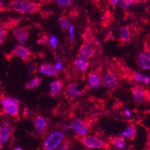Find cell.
I'll return each instance as SVG.
<instances>
[{"label":"cell","mask_w":150,"mask_h":150,"mask_svg":"<svg viewBox=\"0 0 150 150\" xmlns=\"http://www.w3.org/2000/svg\"><path fill=\"white\" fill-rule=\"evenodd\" d=\"M120 135L124 137H127L129 139H133L136 135V128L134 125H130L126 128L124 132H121Z\"/></svg>","instance_id":"obj_16"},{"label":"cell","mask_w":150,"mask_h":150,"mask_svg":"<svg viewBox=\"0 0 150 150\" xmlns=\"http://www.w3.org/2000/svg\"><path fill=\"white\" fill-rule=\"evenodd\" d=\"M47 42H48V38H47V36L44 35V36H43L38 40V43L39 45H46Z\"/></svg>","instance_id":"obj_30"},{"label":"cell","mask_w":150,"mask_h":150,"mask_svg":"<svg viewBox=\"0 0 150 150\" xmlns=\"http://www.w3.org/2000/svg\"><path fill=\"white\" fill-rule=\"evenodd\" d=\"M102 84L109 89H114L118 85V80L112 73H107L102 79Z\"/></svg>","instance_id":"obj_7"},{"label":"cell","mask_w":150,"mask_h":150,"mask_svg":"<svg viewBox=\"0 0 150 150\" xmlns=\"http://www.w3.org/2000/svg\"><path fill=\"white\" fill-rule=\"evenodd\" d=\"M40 82H41V79H39V78H34V79L29 80L26 83V88H28V89H32V88H36L37 86L40 84Z\"/></svg>","instance_id":"obj_24"},{"label":"cell","mask_w":150,"mask_h":150,"mask_svg":"<svg viewBox=\"0 0 150 150\" xmlns=\"http://www.w3.org/2000/svg\"><path fill=\"white\" fill-rule=\"evenodd\" d=\"M50 43L51 44V46H52L53 48H55L58 45V40H57V38L54 35L51 36L50 39Z\"/></svg>","instance_id":"obj_28"},{"label":"cell","mask_w":150,"mask_h":150,"mask_svg":"<svg viewBox=\"0 0 150 150\" xmlns=\"http://www.w3.org/2000/svg\"><path fill=\"white\" fill-rule=\"evenodd\" d=\"M63 88V83L61 81H54L50 83V94L52 96H55L61 91Z\"/></svg>","instance_id":"obj_15"},{"label":"cell","mask_w":150,"mask_h":150,"mask_svg":"<svg viewBox=\"0 0 150 150\" xmlns=\"http://www.w3.org/2000/svg\"><path fill=\"white\" fill-rule=\"evenodd\" d=\"M7 35H8V31L5 29L2 28L1 31H0V39H1V44H2V42H3L4 38H6Z\"/></svg>","instance_id":"obj_31"},{"label":"cell","mask_w":150,"mask_h":150,"mask_svg":"<svg viewBox=\"0 0 150 150\" xmlns=\"http://www.w3.org/2000/svg\"><path fill=\"white\" fill-rule=\"evenodd\" d=\"M55 67H56V68L58 70H60V69H61V68H62V64H61V62H58L56 64V65H55Z\"/></svg>","instance_id":"obj_34"},{"label":"cell","mask_w":150,"mask_h":150,"mask_svg":"<svg viewBox=\"0 0 150 150\" xmlns=\"http://www.w3.org/2000/svg\"><path fill=\"white\" fill-rule=\"evenodd\" d=\"M125 115H127V116H131V112L130 111H129V110H127V109H126V110H125Z\"/></svg>","instance_id":"obj_38"},{"label":"cell","mask_w":150,"mask_h":150,"mask_svg":"<svg viewBox=\"0 0 150 150\" xmlns=\"http://www.w3.org/2000/svg\"><path fill=\"white\" fill-rule=\"evenodd\" d=\"M81 142L86 147L90 149H102L105 148L106 146L102 140L93 136H85L81 139Z\"/></svg>","instance_id":"obj_3"},{"label":"cell","mask_w":150,"mask_h":150,"mask_svg":"<svg viewBox=\"0 0 150 150\" xmlns=\"http://www.w3.org/2000/svg\"><path fill=\"white\" fill-rule=\"evenodd\" d=\"M12 132H13L12 125L9 122L4 121L2 122V126L0 129V143H1V146L2 145V144L6 143L8 141Z\"/></svg>","instance_id":"obj_6"},{"label":"cell","mask_w":150,"mask_h":150,"mask_svg":"<svg viewBox=\"0 0 150 150\" xmlns=\"http://www.w3.org/2000/svg\"><path fill=\"white\" fill-rule=\"evenodd\" d=\"M139 2L140 0H122L120 2V7L122 9H127L129 7Z\"/></svg>","instance_id":"obj_25"},{"label":"cell","mask_w":150,"mask_h":150,"mask_svg":"<svg viewBox=\"0 0 150 150\" xmlns=\"http://www.w3.org/2000/svg\"><path fill=\"white\" fill-rule=\"evenodd\" d=\"M118 2H119V0H112V1H111V5L115 6L116 5H117Z\"/></svg>","instance_id":"obj_35"},{"label":"cell","mask_w":150,"mask_h":150,"mask_svg":"<svg viewBox=\"0 0 150 150\" xmlns=\"http://www.w3.org/2000/svg\"><path fill=\"white\" fill-rule=\"evenodd\" d=\"M137 64L139 67L144 69L150 70V55L146 53L141 52L137 58Z\"/></svg>","instance_id":"obj_10"},{"label":"cell","mask_w":150,"mask_h":150,"mask_svg":"<svg viewBox=\"0 0 150 150\" xmlns=\"http://www.w3.org/2000/svg\"><path fill=\"white\" fill-rule=\"evenodd\" d=\"M39 73L46 76H57L58 74V69L56 67L51 64H43L40 66Z\"/></svg>","instance_id":"obj_9"},{"label":"cell","mask_w":150,"mask_h":150,"mask_svg":"<svg viewBox=\"0 0 150 150\" xmlns=\"http://www.w3.org/2000/svg\"><path fill=\"white\" fill-rule=\"evenodd\" d=\"M36 69H37V64H31L29 65V67H28V73H30V74H32V73H34L36 71Z\"/></svg>","instance_id":"obj_32"},{"label":"cell","mask_w":150,"mask_h":150,"mask_svg":"<svg viewBox=\"0 0 150 150\" xmlns=\"http://www.w3.org/2000/svg\"><path fill=\"white\" fill-rule=\"evenodd\" d=\"M111 144L116 146L117 148L119 149H124L125 148V140L123 137H116L111 140Z\"/></svg>","instance_id":"obj_22"},{"label":"cell","mask_w":150,"mask_h":150,"mask_svg":"<svg viewBox=\"0 0 150 150\" xmlns=\"http://www.w3.org/2000/svg\"><path fill=\"white\" fill-rule=\"evenodd\" d=\"M68 147H60L59 149L60 150H63V149H68Z\"/></svg>","instance_id":"obj_39"},{"label":"cell","mask_w":150,"mask_h":150,"mask_svg":"<svg viewBox=\"0 0 150 150\" xmlns=\"http://www.w3.org/2000/svg\"><path fill=\"white\" fill-rule=\"evenodd\" d=\"M72 129H73L75 133H76L77 134L83 136L87 134L88 131V127L84 121L77 119L74 121L73 124L72 125Z\"/></svg>","instance_id":"obj_8"},{"label":"cell","mask_w":150,"mask_h":150,"mask_svg":"<svg viewBox=\"0 0 150 150\" xmlns=\"http://www.w3.org/2000/svg\"><path fill=\"white\" fill-rule=\"evenodd\" d=\"M147 144H148V146H150V132L149 133L148 138H147Z\"/></svg>","instance_id":"obj_37"},{"label":"cell","mask_w":150,"mask_h":150,"mask_svg":"<svg viewBox=\"0 0 150 150\" xmlns=\"http://www.w3.org/2000/svg\"><path fill=\"white\" fill-rule=\"evenodd\" d=\"M132 39V33L129 28L122 27L120 29V40L123 43L129 42Z\"/></svg>","instance_id":"obj_18"},{"label":"cell","mask_w":150,"mask_h":150,"mask_svg":"<svg viewBox=\"0 0 150 150\" xmlns=\"http://www.w3.org/2000/svg\"><path fill=\"white\" fill-rule=\"evenodd\" d=\"M47 121L43 117H38L35 120V130L37 133H41L46 129Z\"/></svg>","instance_id":"obj_13"},{"label":"cell","mask_w":150,"mask_h":150,"mask_svg":"<svg viewBox=\"0 0 150 150\" xmlns=\"http://www.w3.org/2000/svg\"><path fill=\"white\" fill-rule=\"evenodd\" d=\"M147 52H148L149 54L150 55V46H148V47H147Z\"/></svg>","instance_id":"obj_40"},{"label":"cell","mask_w":150,"mask_h":150,"mask_svg":"<svg viewBox=\"0 0 150 150\" xmlns=\"http://www.w3.org/2000/svg\"><path fill=\"white\" fill-rule=\"evenodd\" d=\"M69 40L71 42H73L75 38V34H74V27L73 25H70L69 28Z\"/></svg>","instance_id":"obj_29"},{"label":"cell","mask_w":150,"mask_h":150,"mask_svg":"<svg viewBox=\"0 0 150 150\" xmlns=\"http://www.w3.org/2000/svg\"><path fill=\"white\" fill-rule=\"evenodd\" d=\"M132 93L133 95L134 100L137 103H141V102H144L148 95V92L146 90L139 85L132 88Z\"/></svg>","instance_id":"obj_5"},{"label":"cell","mask_w":150,"mask_h":150,"mask_svg":"<svg viewBox=\"0 0 150 150\" xmlns=\"http://www.w3.org/2000/svg\"><path fill=\"white\" fill-rule=\"evenodd\" d=\"M13 33L15 38L17 39L19 43H22V44L26 43L28 38V31H27V29L23 28H16Z\"/></svg>","instance_id":"obj_12"},{"label":"cell","mask_w":150,"mask_h":150,"mask_svg":"<svg viewBox=\"0 0 150 150\" xmlns=\"http://www.w3.org/2000/svg\"><path fill=\"white\" fill-rule=\"evenodd\" d=\"M3 110L5 114H10V115L13 116V117L18 116L19 113H20L18 105H11L5 106V107H4Z\"/></svg>","instance_id":"obj_17"},{"label":"cell","mask_w":150,"mask_h":150,"mask_svg":"<svg viewBox=\"0 0 150 150\" xmlns=\"http://www.w3.org/2000/svg\"><path fill=\"white\" fill-rule=\"evenodd\" d=\"M31 110H30L28 108H25L24 109V116H25V117L28 118V117H31Z\"/></svg>","instance_id":"obj_33"},{"label":"cell","mask_w":150,"mask_h":150,"mask_svg":"<svg viewBox=\"0 0 150 150\" xmlns=\"http://www.w3.org/2000/svg\"><path fill=\"white\" fill-rule=\"evenodd\" d=\"M133 78L134 79L136 80L137 81H140V82L145 83V84H149L150 82V79L147 76H146L145 75L142 74L140 73H134L133 74Z\"/></svg>","instance_id":"obj_21"},{"label":"cell","mask_w":150,"mask_h":150,"mask_svg":"<svg viewBox=\"0 0 150 150\" xmlns=\"http://www.w3.org/2000/svg\"><path fill=\"white\" fill-rule=\"evenodd\" d=\"M70 129H72V125H67V126H64V129L66 131L69 130Z\"/></svg>","instance_id":"obj_36"},{"label":"cell","mask_w":150,"mask_h":150,"mask_svg":"<svg viewBox=\"0 0 150 150\" xmlns=\"http://www.w3.org/2000/svg\"><path fill=\"white\" fill-rule=\"evenodd\" d=\"M64 139V136L61 132H57L51 134L50 137L44 142L43 147L45 149L52 150L56 149Z\"/></svg>","instance_id":"obj_2"},{"label":"cell","mask_w":150,"mask_h":150,"mask_svg":"<svg viewBox=\"0 0 150 150\" xmlns=\"http://www.w3.org/2000/svg\"><path fill=\"white\" fill-rule=\"evenodd\" d=\"M100 84V79L97 74L96 73H91L88 79V87L91 89L97 88Z\"/></svg>","instance_id":"obj_14"},{"label":"cell","mask_w":150,"mask_h":150,"mask_svg":"<svg viewBox=\"0 0 150 150\" xmlns=\"http://www.w3.org/2000/svg\"><path fill=\"white\" fill-rule=\"evenodd\" d=\"M58 22H59V24L61 25V28H62L64 30L68 29V28H69V26H70L69 20H68L65 17H61V18H59Z\"/></svg>","instance_id":"obj_26"},{"label":"cell","mask_w":150,"mask_h":150,"mask_svg":"<svg viewBox=\"0 0 150 150\" xmlns=\"http://www.w3.org/2000/svg\"><path fill=\"white\" fill-rule=\"evenodd\" d=\"M74 64L76 67L79 68L81 71H85L86 69H88V67H89V63L86 61V60L81 59V58H80V59H76L74 61Z\"/></svg>","instance_id":"obj_20"},{"label":"cell","mask_w":150,"mask_h":150,"mask_svg":"<svg viewBox=\"0 0 150 150\" xmlns=\"http://www.w3.org/2000/svg\"><path fill=\"white\" fill-rule=\"evenodd\" d=\"M94 54H95V49L93 45L88 43L81 45L79 51V57L86 61L93 58Z\"/></svg>","instance_id":"obj_4"},{"label":"cell","mask_w":150,"mask_h":150,"mask_svg":"<svg viewBox=\"0 0 150 150\" xmlns=\"http://www.w3.org/2000/svg\"><path fill=\"white\" fill-rule=\"evenodd\" d=\"M2 105L3 107L11 105H20V101L15 98H5L2 100Z\"/></svg>","instance_id":"obj_23"},{"label":"cell","mask_w":150,"mask_h":150,"mask_svg":"<svg viewBox=\"0 0 150 150\" xmlns=\"http://www.w3.org/2000/svg\"><path fill=\"white\" fill-rule=\"evenodd\" d=\"M13 53L17 55L19 58H22L23 60H25L31 56V50L24 46H15L13 50Z\"/></svg>","instance_id":"obj_11"},{"label":"cell","mask_w":150,"mask_h":150,"mask_svg":"<svg viewBox=\"0 0 150 150\" xmlns=\"http://www.w3.org/2000/svg\"><path fill=\"white\" fill-rule=\"evenodd\" d=\"M15 150H21L22 148H18V147H16V148H14Z\"/></svg>","instance_id":"obj_41"},{"label":"cell","mask_w":150,"mask_h":150,"mask_svg":"<svg viewBox=\"0 0 150 150\" xmlns=\"http://www.w3.org/2000/svg\"><path fill=\"white\" fill-rule=\"evenodd\" d=\"M68 89H69V93L71 94V96H73V97H79L81 95V93H82V92L80 91L79 88L78 87V85H76L75 84H69V87H68Z\"/></svg>","instance_id":"obj_19"},{"label":"cell","mask_w":150,"mask_h":150,"mask_svg":"<svg viewBox=\"0 0 150 150\" xmlns=\"http://www.w3.org/2000/svg\"><path fill=\"white\" fill-rule=\"evenodd\" d=\"M56 2L62 6H69L72 5L73 0H56Z\"/></svg>","instance_id":"obj_27"},{"label":"cell","mask_w":150,"mask_h":150,"mask_svg":"<svg viewBox=\"0 0 150 150\" xmlns=\"http://www.w3.org/2000/svg\"><path fill=\"white\" fill-rule=\"evenodd\" d=\"M13 10L20 12L23 14L33 13L39 10L40 5L36 2H30L25 0H13L11 2Z\"/></svg>","instance_id":"obj_1"}]
</instances>
